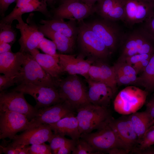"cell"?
Returning <instances> with one entry per match:
<instances>
[{
    "instance_id": "1",
    "label": "cell",
    "mask_w": 154,
    "mask_h": 154,
    "mask_svg": "<svg viewBox=\"0 0 154 154\" xmlns=\"http://www.w3.org/2000/svg\"><path fill=\"white\" fill-rule=\"evenodd\" d=\"M79 22L77 40L81 52L94 62L106 60L110 51L86 23Z\"/></svg>"
},
{
    "instance_id": "2",
    "label": "cell",
    "mask_w": 154,
    "mask_h": 154,
    "mask_svg": "<svg viewBox=\"0 0 154 154\" xmlns=\"http://www.w3.org/2000/svg\"><path fill=\"white\" fill-rule=\"evenodd\" d=\"M76 111L80 135L100 128L108 123L112 118L107 108L91 103L81 106Z\"/></svg>"
},
{
    "instance_id": "3",
    "label": "cell",
    "mask_w": 154,
    "mask_h": 154,
    "mask_svg": "<svg viewBox=\"0 0 154 154\" xmlns=\"http://www.w3.org/2000/svg\"><path fill=\"white\" fill-rule=\"evenodd\" d=\"M120 45L122 50L119 61L135 54L154 52V38L143 27L125 33Z\"/></svg>"
},
{
    "instance_id": "4",
    "label": "cell",
    "mask_w": 154,
    "mask_h": 154,
    "mask_svg": "<svg viewBox=\"0 0 154 154\" xmlns=\"http://www.w3.org/2000/svg\"><path fill=\"white\" fill-rule=\"evenodd\" d=\"M56 83L61 100L68 103L76 111L81 106L90 103L87 89L77 75H69Z\"/></svg>"
},
{
    "instance_id": "5",
    "label": "cell",
    "mask_w": 154,
    "mask_h": 154,
    "mask_svg": "<svg viewBox=\"0 0 154 154\" xmlns=\"http://www.w3.org/2000/svg\"><path fill=\"white\" fill-rule=\"evenodd\" d=\"M25 59L19 75L15 78L16 84L31 83L38 85L57 87L56 82L29 53Z\"/></svg>"
},
{
    "instance_id": "6",
    "label": "cell",
    "mask_w": 154,
    "mask_h": 154,
    "mask_svg": "<svg viewBox=\"0 0 154 154\" xmlns=\"http://www.w3.org/2000/svg\"><path fill=\"white\" fill-rule=\"evenodd\" d=\"M148 92L138 87L127 86L117 94L114 102L115 111L123 115L137 112L145 104Z\"/></svg>"
},
{
    "instance_id": "7",
    "label": "cell",
    "mask_w": 154,
    "mask_h": 154,
    "mask_svg": "<svg viewBox=\"0 0 154 154\" xmlns=\"http://www.w3.org/2000/svg\"><path fill=\"white\" fill-rule=\"evenodd\" d=\"M80 137L100 153H106L115 148H123L131 151L122 142L109 123L95 132L81 134Z\"/></svg>"
},
{
    "instance_id": "8",
    "label": "cell",
    "mask_w": 154,
    "mask_h": 154,
    "mask_svg": "<svg viewBox=\"0 0 154 154\" xmlns=\"http://www.w3.org/2000/svg\"><path fill=\"white\" fill-rule=\"evenodd\" d=\"M86 23L111 53L120 45L125 33L116 22L103 19Z\"/></svg>"
},
{
    "instance_id": "9",
    "label": "cell",
    "mask_w": 154,
    "mask_h": 154,
    "mask_svg": "<svg viewBox=\"0 0 154 154\" xmlns=\"http://www.w3.org/2000/svg\"><path fill=\"white\" fill-rule=\"evenodd\" d=\"M12 90L30 95L35 99L37 110L62 101L57 87L38 85L31 83L21 84Z\"/></svg>"
},
{
    "instance_id": "10",
    "label": "cell",
    "mask_w": 154,
    "mask_h": 154,
    "mask_svg": "<svg viewBox=\"0 0 154 154\" xmlns=\"http://www.w3.org/2000/svg\"><path fill=\"white\" fill-rule=\"evenodd\" d=\"M22 92L11 90L0 93V112L11 111L23 114L29 121L36 115L38 110L29 104Z\"/></svg>"
},
{
    "instance_id": "11",
    "label": "cell",
    "mask_w": 154,
    "mask_h": 154,
    "mask_svg": "<svg viewBox=\"0 0 154 154\" xmlns=\"http://www.w3.org/2000/svg\"><path fill=\"white\" fill-rule=\"evenodd\" d=\"M33 14H31L25 22L22 16L18 17L16 20L18 21L16 28L21 33L19 40L20 46V51L23 53H29L31 50L37 48L40 42L44 37V34L40 32L33 21Z\"/></svg>"
},
{
    "instance_id": "12",
    "label": "cell",
    "mask_w": 154,
    "mask_h": 154,
    "mask_svg": "<svg viewBox=\"0 0 154 154\" xmlns=\"http://www.w3.org/2000/svg\"><path fill=\"white\" fill-rule=\"evenodd\" d=\"M75 111L68 103L63 101L40 109L38 110L36 116L30 121L27 129L41 124L54 123L65 117L75 113Z\"/></svg>"
},
{
    "instance_id": "13",
    "label": "cell",
    "mask_w": 154,
    "mask_h": 154,
    "mask_svg": "<svg viewBox=\"0 0 154 154\" xmlns=\"http://www.w3.org/2000/svg\"><path fill=\"white\" fill-rule=\"evenodd\" d=\"M94 12L95 6H90L80 0H64L54 10L53 19H67L80 21Z\"/></svg>"
},
{
    "instance_id": "14",
    "label": "cell",
    "mask_w": 154,
    "mask_h": 154,
    "mask_svg": "<svg viewBox=\"0 0 154 154\" xmlns=\"http://www.w3.org/2000/svg\"><path fill=\"white\" fill-rule=\"evenodd\" d=\"M28 119L21 114L11 111L0 112V139L12 140L19 132L27 129Z\"/></svg>"
},
{
    "instance_id": "15",
    "label": "cell",
    "mask_w": 154,
    "mask_h": 154,
    "mask_svg": "<svg viewBox=\"0 0 154 154\" xmlns=\"http://www.w3.org/2000/svg\"><path fill=\"white\" fill-rule=\"evenodd\" d=\"M154 13V5L145 0H125L123 21L128 26L145 22Z\"/></svg>"
},
{
    "instance_id": "16",
    "label": "cell",
    "mask_w": 154,
    "mask_h": 154,
    "mask_svg": "<svg viewBox=\"0 0 154 154\" xmlns=\"http://www.w3.org/2000/svg\"><path fill=\"white\" fill-rule=\"evenodd\" d=\"M53 135L50 125L42 124L27 129L20 134L16 135L10 143L14 146L24 147L46 142L49 143Z\"/></svg>"
},
{
    "instance_id": "17",
    "label": "cell",
    "mask_w": 154,
    "mask_h": 154,
    "mask_svg": "<svg viewBox=\"0 0 154 154\" xmlns=\"http://www.w3.org/2000/svg\"><path fill=\"white\" fill-rule=\"evenodd\" d=\"M109 124L131 151L137 147L139 139L129 116L122 117L116 119L112 118Z\"/></svg>"
},
{
    "instance_id": "18",
    "label": "cell",
    "mask_w": 154,
    "mask_h": 154,
    "mask_svg": "<svg viewBox=\"0 0 154 154\" xmlns=\"http://www.w3.org/2000/svg\"><path fill=\"white\" fill-rule=\"evenodd\" d=\"M59 63L63 72L69 75H80L86 79L89 78L88 72L94 62L89 59L76 57L71 54H58Z\"/></svg>"
},
{
    "instance_id": "19",
    "label": "cell",
    "mask_w": 154,
    "mask_h": 154,
    "mask_svg": "<svg viewBox=\"0 0 154 154\" xmlns=\"http://www.w3.org/2000/svg\"><path fill=\"white\" fill-rule=\"evenodd\" d=\"M86 80L88 85L87 95L90 102L107 108L115 92L104 83L90 78L86 79Z\"/></svg>"
},
{
    "instance_id": "20",
    "label": "cell",
    "mask_w": 154,
    "mask_h": 154,
    "mask_svg": "<svg viewBox=\"0 0 154 154\" xmlns=\"http://www.w3.org/2000/svg\"><path fill=\"white\" fill-rule=\"evenodd\" d=\"M125 1V0H100L95 5V12L106 20L123 21Z\"/></svg>"
},
{
    "instance_id": "21",
    "label": "cell",
    "mask_w": 154,
    "mask_h": 154,
    "mask_svg": "<svg viewBox=\"0 0 154 154\" xmlns=\"http://www.w3.org/2000/svg\"><path fill=\"white\" fill-rule=\"evenodd\" d=\"M88 77L92 80L106 84L115 92L116 91L117 84L113 66H110L102 61H95L90 67Z\"/></svg>"
},
{
    "instance_id": "22",
    "label": "cell",
    "mask_w": 154,
    "mask_h": 154,
    "mask_svg": "<svg viewBox=\"0 0 154 154\" xmlns=\"http://www.w3.org/2000/svg\"><path fill=\"white\" fill-rule=\"evenodd\" d=\"M25 59V54L20 51L0 53V73L16 78L19 74Z\"/></svg>"
},
{
    "instance_id": "23",
    "label": "cell",
    "mask_w": 154,
    "mask_h": 154,
    "mask_svg": "<svg viewBox=\"0 0 154 154\" xmlns=\"http://www.w3.org/2000/svg\"><path fill=\"white\" fill-rule=\"evenodd\" d=\"M49 125L55 134L63 136H68L75 140L80 138L78 122L75 113Z\"/></svg>"
},
{
    "instance_id": "24",
    "label": "cell",
    "mask_w": 154,
    "mask_h": 154,
    "mask_svg": "<svg viewBox=\"0 0 154 154\" xmlns=\"http://www.w3.org/2000/svg\"><path fill=\"white\" fill-rule=\"evenodd\" d=\"M29 53L54 79L58 78L63 73L59 63L58 54L52 56L41 53L37 48L31 50Z\"/></svg>"
},
{
    "instance_id": "25",
    "label": "cell",
    "mask_w": 154,
    "mask_h": 154,
    "mask_svg": "<svg viewBox=\"0 0 154 154\" xmlns=\"http://www.w3.org/2000/svg\"><path fill=\"white\" fill-rule=\"evenodd\" d=\"M40 31L44 36L51 39L55 44L57 50L61 54H71L75 45V38L67 37L54 31L43 25L38 26Z\"/></svg>"
},
{
    "instance_id": "26",
    "label": "cell",
    "mask_w": 154,
    "mask_h": 154,
    "mask_svg": "<svg viewBox=\"0 0 154 154\" xmlns=\"http://www.w3.org/2000/svg\"><path fill=\"white\" fill-rule=\"evenodd\" d=\"M47 3L42 0H32L22 7L13 9L12 11L1 20L0 22L11 24L13 21L18 17L25 13L37 11L42 13L47 17L50 16L46 7Z\"/></svg>"
},
{
    "instance_id": "27",
    "label": "cell",
    "mask_w": 154,
    "mask_h": 154,
    "mask_svg": "<svg viewBox=\"0 0 154 154\" xmlns=\"http://www.w3.org/2000/svg\"><path fill=\"white\" fill-rule=\"evenodd\" d=\"M75 20L65 21L64 19H41L40 23L46 25L52 30L60 33L69 38H75L78 35V28L75 23Z\"/></svg>"
},
{
    "instance_id": "28",
    "label": "cell",
    "mask_w": 154,
    "mask_h": 154,
    "mask_svg": "<svg viewBox=\"0 0 154 154\" xmlns=\"http://www.w3.org/2000/svg\"><path fill=\"white\" fill-rule=\"evenodd\" d=\"M129 117L138 136L139 142L149 128L154 124V120L145 111L137 112L130 114Z\"/></svg>"
},
{
    "instance_id": "29",
    "label": "cell",
    "mask_w": 154,
    "mask_h": 154,
    "mask_svg": "<svg viewBox=\"0 0 154 154\" xmlns=\"http://www.w3.org/2000/svg\"><path fill=\"white\" fill-rule=\"evenodd\" d=\"M76 141L54 133L49 142L52 154H70L74 147Z\"/></svg>"
},
{
    "instance_id": "30",
    "label": "cell",
    "mask_w": 154,
    "mask_h": 154,
    "mask_svg": "<svg viewBox=\"0 0 154 154\" xmlns=\"http://www.w3.org/2000/svg\"><path fill=\"white\" fill-rule=\"evenodd\" d=\"M137 84L141 85L148 92L154 91V52L149 62L138 77Z\"/></svg>"
},
{
    "instance_id": "31",
    "label": "cell",
    "mask_w": 154,
    "mask_h": 154,
    "mask_svg": "<svg viewBox=\"0 0 154 154\" xmlns=\"http://www.w3.org/2000/svg\"><path fill=\"white\" fill-rule=\"evenodd\" d=\"M17 33L11 24L0 23V43H14L16 39Z\"/></svg>"
},
{
    "instance_id": "32",
    "label": "cell",
    "mask_w": 154,
    "mask_h": 154,
    "mask_svg": "<svg viewBox=\"0 0 154 154\" xmlns=\"http://www.w3.org/2000/svg\"><path fill=\"white\" fill-rule=\"evenodd\" d=\"M72 154H100L85 139L80 138L76 141L72 152Z\"/></svg>"
},
{
    "instance_id": "33",
    "label": "cell",
    "mask_w": 154,
    "mask_h": 154,
    "mask_svg": "<svg viewBox=\"0 0 154 154\" xmlns=\"http://www.w3.org/2000/svg\"><path fill=\"white\" fill-rule=\"evenodd\" d=\"M154 145V124L151 126L133 149L141 150Z\"/></svg>"
},
{
    "instance_id": "34",
    "label": "cell",
    "mask_w": 154,
    "mask_h": 154,
    "mask_svg": "<svg viewBox=\"0 0 154 154\" xmlns=\"http://www.w3.org/2000/svg\"><path fill=\"white\" fill-rule=\"evenodd\" d=\"M115 75H137L133 66L125 61H118L113 66Z\"/></svg>"
},
{
    "instance_id": "35",
    "label": "cell",
    "mask_w": 154,
    "mask_h": 154,
    "mask_svg": "<svg viewBox=\"0 0 154 154\" xmlns=\"http://www.w3.org/2000/svg\"><path fill=\"white\" fill-rule=\"evenodd\" d=\"M37 48L40 49L45 54L52 56L56 55L57 50L56 45L52 41L44 37L38 44Z\"/></svg>"
},
{
    "instance_id": "36",
    "label": "cell",
    "mask_w": 154,
    "mask_h": 154,
    "mask_svg": "<svg viewBox=\"0 0 154 154\" xmlns=\"http://www.w3.org/2000/svg\"><path fill=\"white\" fill-rule=\"evenodd\" d=\"M30 154H51L52 150L50 145L45 143L32 145L29 146Z\"/></svg>"
},
{
    "instance_id": "37",
    "label": "cell",
    "mask_w": 154,
    "mask_h": 154,
    "mask_svg": "<svg viewBox=\"0 0 154 154\" xmlns=\"http://www.w3.org/2000/svg\"><path fill=\"white\" fill-rule=\"evenodd\" d=\"M115 76L117 85L121 86L137 84L138 77L137 75L116 74Z\"/></svg>"
},
{
    "instance_id": "38",
    "label": "cell",
    "mask_w": 154,
    "mask_h": 154,
    "mask_svg": "<svg viewBox=\"0 0 154 154\" xmlns=\"http://www.w3.org/2000/svg\"><path fill=\"white\" fill-rule=\"evenodd\" d=\"M153 53L135 54L127 57L121 61H125L129 64L133 66L142 60L150 59Z\"/></svg>"
},
{
    "instance_id": "39",
    "label": "cell",
    "mask_w": 154,
    "mask_h": 154,
    "mask_svg": "<svg viewBox=\"0 0 154 154\" xmlns=\"http://www.w3.org/2000/svg\"><path fill=\"white\" fill-rule=\"evenodd\" d=\"M15 77L7 76L4 75H0V91L5 90L16 83Z\"/></svg>"
},
{
    "instance_id": "40",
    "label": "cell",
    "mask_w": 154,
    "mask_h": 154,
    "mask_svg": "<svg viewBox=\"0 0 154 154\" xmlns=\"http://www.w3.org/2000/svg\"><path fill=\"white\" fill-rule=\"evenodd\" d=\"M143 27L154 38V13L145 21Z\"/></svg>"
},
{
    "instance_id": "41",
    "label": "cell",
    "mask_w": 154,
    "mask_h": 154,
    "mask_svg": "<svg viewBox=\"0 0 154 154\" xmlns=\"http://www.w3.org/2000/svg\"><path fill=\"white\" fill-rule=\"evenodd\" d=\"M150 59H145L142 60L132 66L135 70L137 74L143 71L148 64Z\"/></svg>"
},
{
    "instance_id": "42",
    "label": "cell",
    "mask_w": 154,
    "mask_h": 154,
    "mask_svg": "<svg viewBox=\"0 0 154 154\" xmlns=\"http://www.w3.org/2000/svg\"><path fill=\"white\" fill-rule=\"evenodd\" d=\"M17 0H0V13L1 16L4 17L6 11L9 5Z\"/></svg>"
},
{
    "instance_id": "43",
    "label": "cell",
    "mask_w": 154,
    "mask_h": 154,
    "mask_svg": "<svg viewBox=\"0 0 154 154\" xmlns=\"http://www.w3.org/2000/svg\"><path fill=\"white\" fill-rule=\"evenodd\" d=\"M145 111L153 119H154V96L147 102Z\"/></svg>"
},
{
    "instance_id": "44",
    "label": "cell",
    "mask_w": 154,
    "mask_h": 154,
    "mask_svg": "<svg viewBox=\"0 0 154 154\" xmlns=\"http://www.w3.org/2000/svg\"><path fill=\"white\" fill-rule=\"evenodd\" d=\"M130 152L129 150L124 149L115 148L108 150L106 153L111 154H126Z\"/></svg>"
},
{
    "instance_id": "45",
    "label": "cell",
    "mask_w": 154,
    "mask_h": 154,
    "mask_svg": "<svg viewBox=\"0 0 154 154\" xmlns=\"http://www.w3.org/2000/svg\"><path fill=\"white\" fill-rule=\"evenodd\" d=\"M131 152L139 154H154V148L150 147L141 150L133 149Z\"/></svg>"
},
{
    "instance_id": "46",
    "label": "cell",
    "mask_w": 154,
    "mask_h": 154,
    "mask_svg": "<svg viewBox=\"0 0 154 154\" xmlns=\"http://www.w3.org/2000/svg\"><path fill=\"white\" fill-rule=\"evenodd\" d=\"M11 45L10 43L3 42L0 43V53L12 52Z\"/></svg>"
},
{
    "instance_id": "47",
    "label": "cell",
    "mask_w": 154,
    "mask_h": 154,
    "mask_svg": "<svg viewBox=\"0 0 154 154\" xmlns=\"http://www.w3.org/2000/svg\"><path fill=\"white\" fill-rule=\"evenodd\" d=\"M32 0H17L16 6L14 8L17 9L21 8L29 3Z\"/></svg>"
},
{
    "instance_id": "48",
    "label": "cell",
    "mask_w": 154,
    "mask_h": 154,
    "mask_svg": "<svg viewBox=\"0 0 154 154\" xmlns=\"http://www.w3.org/2000/svg\"><path fill=\"white\" fill-rule=\"evenodd\" d=\"M82 2L90 6H94L95 3L100 0H80Z\"/></svg>"
},
{
    "instance_id": "49",
    "label": "cell",
    "mask_w": 154,
    "mask_h": 154,
    "mask_svg": "<svg viewBox=\"0 0 154 154\" xmlns=\"http://www.w3.org/2000/svg\"><path fill=\"white\" fill-rule=\"evenodd\" d=\"M44 2L46 3H48V4H51L54 1V0H43Z\"/></svg>"
},
{
    "instance_id": "50",
    "label": "cell",
    "mask_w": 154,
    "mask_h": 154,
    "mask_svg": "<svg viewBox=\"0 0 154 154\" xmlns=\"http://www.w3.org/2000/svg\"><path fill=\"white\" fill-rule=\"evenodd\" d=\"M148 2H149L154 5V0H145Z\"/></svg>"
},
{
    "instance_id": "51",
    "label": "cell",
    "mask_w": 154,
    "mask_h": 154,
    "mask_svg": "<svg viewBox=\"0 0 154 154\" xmlns=\"http://www.w3.org/2000/svg\"><path fill=\"white\" fill-rule=\"evenodd\" d=\"M63 0H62V1H63Z\"/></svg>"
},
{
    "instance_id": "52",
    "label": "cell",
    "mask_w": 154,
    "mask_h": 154,
    "mask_svg": "<svg viewBox=\"0 0 154 154\" xmlns=\"http://www.w3.org/2000/svg\"></svg>"
}]
</instances>
